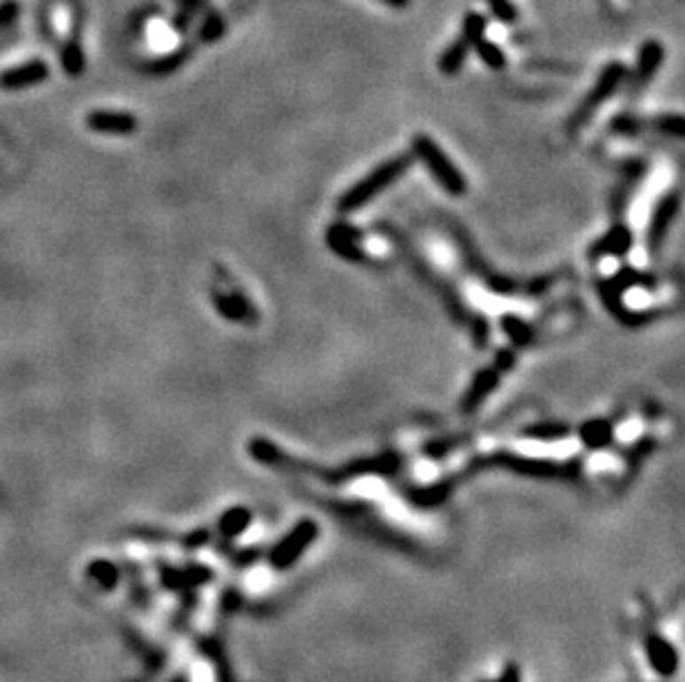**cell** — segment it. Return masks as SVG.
<instances>
[{"instance_id":"cell-1","label":"cell","mask_w":685,"mask_h":682,"mask_svg":"<svg viewBox=\"0 0 685 682\" xmlns=\"http://www.w3.org/2000/svg\"><path fill=\"white\" fill-rule=\"evenodd\" d=\"M413 164H415V160H413L411 153L395 155V158H389L382 164H377L371 173H366L362 180L355 182L353 186H349V189L340 195V200H337L335 204L337 213L350 216V213L355 211H362L364 207L375 202L377 195H382L384 191H389L390 186L398 184V182L411 171Z\"/></svg>"},{"instance_id":"cell-2","label":"cell","mask_w":685,"mask_h":682,"mask_svg":"<svg viewBox=\"0 0 685 682\" xmlns=\"http://www.w3.org/2000/svg\"><path fill=\"white\" fill-rule=\"evenodd\" d=\"M377 229L382 231V235H386V238L390 239V244H393V247L398 248L399 257H404V260H406V264L411 266L413 273H415L417 278L421 279V282L429 284L430 291H433L435 295H437L439 300H442L444 309L448 310V315H451V317L455 319V322L460 324V326H466V324H468V319H470V315H473V313H470V310L466 309V304H464V300H461L460 293H457L455 288H453L451 284H448L446 279L442 278V275L435 273V270L430 269L429 264H426L424 257L417 255L415 248L411 247V242H408V239L404 238V235L399 233L398 229H393V226H390V224H380V226H377Z\"/></svg>"},{"instance_id":"cell-3","label":"cell","mask_w":685,"mask_h":682,"mask_svg":"<svg viewBox=\"0 0 685 682\" xmlns=\"http://www.w3.org/2000/svg\"><path fill=\"white\" fill-rule=\"evenodd\" d=\"M411 155L413 160L424 164V169L430 173L435 184L442 191H446L448 195H453V198H464V195L468 193V182H466V176L461 173V169L448 158L446 151L430 136L417 133V136L413 137Z\"/></svg>"},{"instance_id":"cell-4","label":"cell","mask_w":685,"mask_h":682,"mask_svg":"<svg viewBox=\"0 0 685 682\" xmlns=\"http://www.w3.org/2000/svg\"><path fill=\"white\" fill-rule=\"evenodd\" d=\"M626 75H628V67H626L624 62L615 60V62H610V65H606V69L602 71V75H599L597 82L593 84V89L588 91V96H586L584 100L579 102V106L575 109V114H572L571 120H568V131L571 133L581 131V129H584L586 124H588L590 120L594 118V114H597V111L602 109V106L606 105V102L610 100V98L615 96L617 91H619V87L624 84Z\"/></svg>"},{"instance_id":"cell-5","label":"cell","mask_w":685,"mask_h":682,"mask_svg":"<svg viewBox=\"0 0 685 682\" xmlns=\"http://www.w3.org/2000/svg\"><path fill=\"white\" fill-rule=\"evenodd\" d=\"M319 525L313 519H302L271 547L269 563L275 572H287L297 560L304 556V552L318 541Z\"/></svg>"},{"instance_id":"cell-6","label":"cell","mask_w":685,"mask_h":682,"mask_svg":"<svg viewBox=\"0 0 685 682\" xmlns=\"http://www.w3.org/2000/svg\"><path fill=\"white\" fill-rule=\"evenodd\" d=\"M451 235L457 242V247H460L461 260H464L466 269H468L488 291L497 293V295H515V293H519V284L515 282V279L504 278L501 273H495V270L486 264V260L479 255V251L475 248V244L470 242V238L466 235L464 229H460L457 224H451Z\"/></svg>"},{"instance_id":"cell-7","label":"cell","mask_w":685,"mask_h":682,"mask_svg":"<svg viewBox=\"0 0 685 682\" xmlns=\"http://www.w3.org/2000/svg\"><path fill=\"white\" fill-rule=\"evenodd\" d=\"M679 211H681V195L679 191H670V193L661 195L659 202L655 204L650 213V220L646 226V238H643V247H646V255L650 260H657L661 255L668 239L670 229L677 222Z\"/></svg>"},{"instance_id":"cell-8","label":"cell","mask_w":685,"mask_h":682,"mask_svg":"<svg viewBox=\"0 0 685 682\" xmlns=\"http://www.w3.org/2000/svg\"><path fill=\"white\" fill-rule=\"evenodd\" d=\"M643 649H646L648 662L661 678H673L679 670V654L670 645V640L657 630L655 621H646L643 630Z\"/></svg>"},{"instance_id":"cell-9","label":"cell","mask_w":685,"mask_h":682,"mask_svg":"<svg viewBox=\"0 0 685 682\" xmlns=\"http://www.w3.org/2000/svg\"><path fill=\"white\" fill-rule=\"evenodd\" d=\"M84 127L98 136H111V137H129L138 133L140 129V120L129 111H114V109H93L84 115Z\"/></svg>"},{"instance_id":"cell-10","label":"cell","mask_w":685,"mask_h":682,"mask_svg":"<svg viewBox=\"0 0 685 682\" xmlns=\"http://www.w3.org/2000/svg\"><path fill=\"white\" fill-rule=\"evenodd\" d=\"M324 239H327V247L331 248V253H335L344 262L359 264V262L366 260V253L362 248V231L355 229L349 222H335V224L328 226Z\"/></svg>"},{"instance_id":"cell-11","label":"cell","mask_w":685,"mask_h":682,"mask_svg":"<svg viewBox=\"0 0 685 682\" xmlns=\"http://www.w3.org/2000/svg\"><path fill=\"white\" fill-rule=\"evenodd\" d=\"M597 291L599 297H602L603 306H606L608 313L617 319L619 324L628 328H639L646 326L655 315L652 313H643V310H633L624 300V293H619L615 288V284L610 282L608 278H599L597 279Z\"/></svg>"},{"instance_id":"cell-12","label":"cell","mask_w":685,"mask_h":682,"mask_svg":"<svg viewBox=\"0 0 685 682\" xmlns=\"http://www.w3.org/2000/svg\"><path fill=\"white\" fill-rule=\"evenodd\" d=\"M211 304L216 313L231 324H247V326H251V324L257 322L256 306L240 291H217V288H213Z\"/></svg>"},{"instance_id":"cell-13","label":"cell","mask_w":685,"mask_h":682,"mask_svg":"<svg viewBox=\"0 0 685 682\" xmlns=\"http://www.w3.org/2000/svg\"><path fill=\"white\" fill-rule=\"evenodd\" d=\"M51 69L44 60L34 58V60L20 62L16 67H7L0 71V89L3 91H20V89L38 87V84L47 82Z\"/></svg>"},{"instance_id":"cell-14","label":"cell","mask_w":685,"mask_h":682,"mask_svg":"<svg viewBox=\"0 0 685 682\" xmlns=\"http://www.w3.org/2000/svg\"><path fill=\"white\" fill-rule=\"evenodd\" d=\"M633 247L634 233L630 231V226H626L624 222H617V224H612L610 229L590 247L588 257L593 262L606 260V257H617V260H621V257H626L633 251Z\"/></svg>"},{"instance_id":"cell-15","label":"cell","mask_w":685,"mask_h":682,"mask_svg":"<svg viewBox=\"0 0 685 682\" xmlns=\"http://www.w3.org/2000/svg\"><path fill=\"white\" fill-rule=\"evenodd\" d=\"M665 58V49L659 40H646L639 49V58H637V67H634V75H633V84H630V91L634 96L643 91L648 84L655 80L657 71L661 69Z\"/></svg>"},{"instance_id":"cell-16","label":"cell","mask_w":685,"mask_h":682,"mask_svg":"<svg viewBox=\"0 0 685 682\" xmlns=\"http://www.w3.org/2000/svg\"><path fill=\"white\" fill-rule=\"evenodd\" d=\"M501 381V372L495 368V365H488V368H482L470 381L468 390L464 392L461 396V412L464 414H473L477 412L479 405H484L488 401V396L497 390Z\"/></svg>"},{"instance_id":"cell-17","label":"cell","mask_w":685,"mask_h":682,"mask_svg":"<svg viewBox=\"0 0 685 682\" xmlns=\"http://www.w3.org/2000/svg\"><path fill=\"white\" fill-rule=\"evenodd\" d=\"M577 435H579V441L586 450L599 452L615 441V426L608 419H588V421L581 423Z\"/></svg>"},{"instance_id":"cell-18","label":"cell","mask_w":685,"mask_h":682,"mask_svg":"<svg viewBox=\"0 0 685 682\" xmlns=\"http://www.w3.org/2000/svg\"><path fill=\"white\" fill-rule=\"evenodd\" d=\"M60 67L69 78H80L87 71V56L78 35H69L60 44Z\"/></svg>"},{"instance_id":"cell-19","label":"cell","mask_w":685,"mask_h":682,"mask_svg":"<svg viewBox=\"0 0 685 682\" xmlns=\"http://www.w3.org/2000/svg\"><path fill=\"white\" fill-rule=\"evenodd\" d=\"M500 328L515 348H528L535 343V328L526 319L519 317V315H501Z\"/></svg>"},{"instance_id":"cell-20","label":"cell","mask_w":685,"mask_h":682,"mask_svg":"<svg viewBox=\"0 0 685 682\" xmlns=\"http://www.w3.org/2000/svg\"><path fill=\"white\" fill-rule=\"evenodd\" d=\"M468 51L470 44L466 43L461 35L457 40H453V43L444 49L442 56H439V71H442L444 75H457L461 71V67L466 65V60H468Z\"/></svg>"},{"instance_id":"cell-21","label":"cell","mask_w":685,"mask_h":682,"mask_svg":"<svg viewBox=\"0 0 685 682\" xmlns=\"http://www.w3.org/2000/svg\"><path fill=\"white\" fill-rule=\"evenodd\" d=\"M191 58V47H177L173 51L164 53V56L155 58V60L146 62L145 71L146 75H169L173 71L180 69L186 60Z\"/></svg>"},{"instance_id":"cell-22","label":"cell","mask_w":685,"mask_h":682,"mask_svg":"<svg viewBox=\"0 0 685 682\" xmlns=\"http://www.w3.org/2000/svg\"><path fill=\"white\" fill-rule=\"evenodd\" d=\"M608 279H610L617 291L624 293V295L630 288H655V279H652L650 275L642 273L639 269H634V266H621V269Z\"/></svg>"},{"instance_id":"cell-23","label":"cell","mask_w":685,"mask_h":682,"mask_svg":"<svg viewBox=\"0 0 685 682\" xmlns=\"http://www.w3.org/2000/svg\"><path fill=\"white\" fill-rule=\"evenodd\" d=\"M473 47H475V51H477L479 60H482L484 65L488 67V69L501 71L506 67V53H504V49H501L500 44L495 43V40H491L484 35V38L477 40Z\"/></svg>"},{"instance_id":"cell-24","label":"cell","mask_w":685,"mask_h":682,"mask_svg":"<svg viewBox=\"0 0 685 682\" xmlns=\"http://www.w3.org/2000/svg\"><path fill=\"white\" fill-rule=\"evenodd\" d=\"M571 435V427L566 423H539V426H531L522 432L524 439L532 441H559L566 439Z\"/></svg>"},{"instance_id":"cell-25","label":"cell","mask_w":685,"mask_h":682,"mask_svg":"<svg viewBox=\"0 0 685 682\" xmlns=\"http://www.w3.org/2000/svg\"><path fill=\"white\" fill-rule=\"evenodd\" d=\"M488 34V20L484 13L479 12H468L464 18V25H461V38L473 47L477 40H482Z\"/></svg>"},{"instance_id":"cell-26","label":"cell","mask_w":685,"mask_h":682,"mask_svg":"<svg viewBox=\"0 0 685 682\" xmlns=\"http://www.w3.org/2000/svg\"><path fill=\"white\" fill-rule=\"evenodd\" d=\"M204 0H182L180 7H177L176 16H173L171 20V31L173 34H185L186 29L191 27V22H193L195 13L200 12V7H202Z\"/></svg>"},{"instance_id":"cell-27","label":"cell","mask_w":685,"mask_h":682,"mask_svg":"<svg viewBox=\"0 0 685 682\" xmlns=\"http://www.w3.org/2000/svg\"><path fill=\"white\" fill-rule=\"evenodd\" d=\"M224 31H226L224 18H222L220 13H209L207 20H204L202 27H200L198 38L202 40V43L211 44L216 43V40H220L222 35H224Z\"/></svg>"},{"instance_id":"cell-28","label":"cell","mask_w":685,"mask_h":682,"mask_svg":"<svg viewBox=\"0 0 685 682\" xmlns=\"http://www.w3.org/2000/svg\"><path fill=\"white\" fill-rule=\"evenodd\" d=\"M248 523H251V512L244 510V507H233V510H229L224 514L220 529L224 534H240L242 529H247Z\"/></svg>"},{"instance_id":"cell-29","label":"cell","mask_w":685,"mask_h":682,"mask_svg":"<svg viewBox=\"0 0 685 682\" xmlns=\"http://www.w3.org/2000/svg\"><path fill=\"white\" fill-rule=\"evenodd\" d=\"M648 129H657V131L665 133L673 137H683V118L679 114H665L657 120H648Z\"/></svg>"},{"instance_id":"cell-30","label":"cell","mask_w":685,"mask_h":682,"mask_svg":"<svg viewBox=\"0 0 685 682\" xmlns=\"http://www.w3.org/2000/svg\"><path fill=\"white\" fill-rule=\"evenodd\" d=\"M466 326H468L470 335H473L475 346H479V348L486 346V340L491 337V324H488L486 319L482 317V315H470V319Z\"/></svg>"},{"instance_id":"cell-31","label":"cell","mask_w":685,"mask_h":682,"mask_svg":"<svg viewBox=\"0 0 685 682\" xmlns=\"http://www.w3.org/2000/svg\"><path fill=\"white\" fill-rule=\"evenodd\" d=\"M488 4H491L492 13H495V18L500 22H504V25H513L515 20H517V9L513 7V3L510 0H488Z\"/></svg>"},{"instance_id":"cell-32","label":"cell","mask_w":685,"mask_h":682,"mask_svg":"<svg viewBox=\"0 0 685 682\" xmlns=\"http://www.w3.org/2000/svg\"><path fill=\"white\" fill-rule=\"evenodd\" d=\"M18 16H20V0H0V29L16 22Z\"/></svg>"},{"instance_id":"cell-33","label":"cell","mask_w":685,"mask_h":682,"mask_svg":"<svg viewBox=\"0 0 685 682\" xmlns=\"http://www.w3.org/2000/svg\"><path fill=\"white\" fill-rule=\"evenodd\" d=\"M515 361H517V355H515L513 348H501V350H497L495 364L492 365H495L500 372H508V370L515 365Z\"/></svg>"},{"instance_id":"cell-34","label":"cell","mask_w":685,"mask_h":682,"mask_svg":"<svg viewBox=\"0 0 685 682\" xmlns=\"http://www.w3.org/2000/svg\"><path fill=\"white\" fill-rule=\"evenodd\" d=\"M482 682H522V671L515 662H506L497 680H482Z\"/></svg>"},{"instance_id":"cell-35","label":"cell","mask_w":685,"mask_h":682,"mask_svg":"<svg viewBox=\"0 0 685 682\" xmlns=\"http://www.w3.org/2000/svg\"><path fill=\"white\" fill-rule=\"evenodd\" d=\"M384 4H389V7L393 9H406L408 4H411V0H382Z\"/></svg>"},{"instance_id":"cell-36","label":"cell","mask_w":685,"mask_h":682,"mask_svg":"<svg viewBox=\"0 0 685 682\" xmlns=\"http://www.w3.org/2000/svg\"><path fill=\"white\" fill-rule=\"evenodd\" d=\"M93 574H98V576H100V578L106 576L105 572H96V569H93ZM114 578H115V572H109V581H106V585H111V583H114Z\"/></svg>"}]
</instances>
